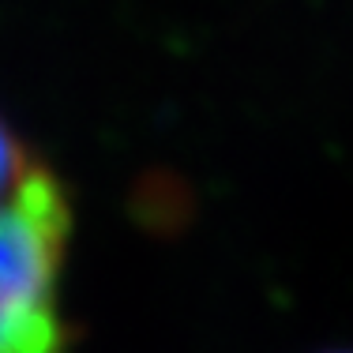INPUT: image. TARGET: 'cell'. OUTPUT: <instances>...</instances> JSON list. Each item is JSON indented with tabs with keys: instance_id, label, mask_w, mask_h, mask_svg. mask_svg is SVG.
Here are the masks:
<instances>
[{
	"instance_id": "cell-1",
	"label": "cell",
	"mask_w": 353,
	"mask_h": 353,
	"mask_svg": "<svg viewBox=\"0 0 353 353\" xmlns=\"http://www.w3.org/2000/svg\"><path fill=\"white\" fill-rule=\"evenodd\" d=\"M30 170V162H23L19 147H15L12 132L0 124V203H4L8 196H12V188L23 181V173Z\"/></svg>"
}]
</instances>
